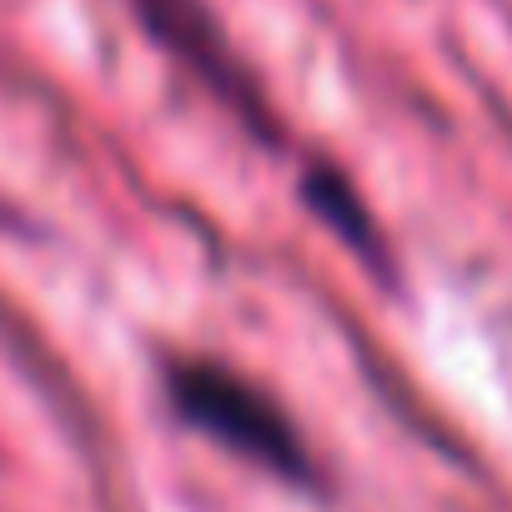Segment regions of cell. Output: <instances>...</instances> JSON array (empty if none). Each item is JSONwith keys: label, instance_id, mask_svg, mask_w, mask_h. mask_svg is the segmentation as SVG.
Masks as SVG:
<instances>
[{"label": "cell", "instance_id": "1", "mask_svg": "<svg viewBox=\"0 0 512 512\" xmlns=\"http://www.w3.org/2000/svg\"><path fill=\"white\" fill-rule=\"evenodd\" d=\"M171 397H176V407H181L196 427L216 432L221 442L241 447L246 457H262V462L287 467V472L302 467V447H297L287 417H282L262 392H251L246 382H236L231 372L206 367V362L176 367V372H171Z\"/></svg>", "mask_w": 512, "mask_h": 512}]
</instances>
